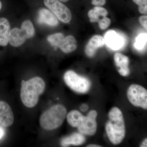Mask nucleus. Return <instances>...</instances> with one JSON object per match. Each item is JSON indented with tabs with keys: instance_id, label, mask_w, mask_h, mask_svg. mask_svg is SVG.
<instances>
[{
	"instance_id": "obj_1",
	"label": "nucleus",
	"mask_w": 147,
	"mask_h": 147,
	"mask_svg": "<svg viewBox=\"0 0 147 147\" xmlns=\"http://www.w3.org/2000/svg\"><path fill=\"white\" fill-rule=\"evenodd\" d=\"M108 117L105 125L107 136L113 144H119L123 141L126 132L123 115L119 108L113 107L109 112Z\"/></svg>"
},
{
	"instance_id": "obj_2",
	"label": "nucleus",
	"mask_w": 147,
	"mask_h": 147,
	"mask_svg": "<svg viewBox=\"0 0 147 147\" xmlns=\"http://www.w3.org/2000/svg\"><path fill=\"white\" fill-rule=\"evenodd\" d=\"M20 97L26 107L33 108L38 102L39 96L43 93L45 84L40 77H34L28 81L23 80L21 83Z\"/></svg>"
},
{
	"instance_id": "obj_3",
	"label": "nucleus",
	"mask_w": 147,
	"mask_h": 147,
	"mask_svg": "<svg viewBox=\"0 0 147 147\" xmlns=\"http://www.w3.org/2000/svg\"><path fill=\"white\" fill-rule=\"evenodd\" d=\"M66 115L67 110L64 105H53L41 115L40 119V126L47 130L56 129L63 123Z\"/></svg>"
},
{
	"instance_id": "obj_4",
	"label": "nucleus",
	"mask_w": 147,
	"mask_h": 147,
	"mask_svg": "<svg viewBox=\"0 0 147 147\" xmlns=\"http://www.w3.org/2000/svg\"><path fill=\"white\" fill-rule=\"evenodd\" d=\"M97 112L94 110L90 111L86 117L80 113L74 122L73 127H77L81 134L92 136L96 133L97 129Z\"/></svg>"
},
{
	"instance_id": "obj_5",
	"label": "nucleus",
	"mask_w": 147,
	"mask_h": 147,
	"mask_svg": "<svg viewBox=\"0 0 147 147\" xmlns=\"http://www.w3.org/2000/svg\"><path fill=\"white\" fill-rule=\"evenodd\" d=\"M63 78L66 85L77 92L85 93L88 91L90 88L91 83L88 79L71 70L66 71Z\"/></svg>"
},
{
	"instance_id": "obj_6",
	"label": "nucleus",
	"mask_w": 147,
	"mask_h": 147,
	"mask_svg": "<svg viewBox=\"0 0 147 147\" xmlns=\"http://www.w3.org/2000/svg\"><path fill=\"white\" fill-rule=\"evenodd\" d=\"M127 97L134 106L147 109V91L144 87L137 84H132L129 87Z\"/></svg>"
},
{
	"instance_id": "obj_7",
	"label": "nucleus",
	"mask_w": 147,
	"mask_h": 147,
	"mask_svg": "<svg viewBox=\"0 0 147 147\" xmlns=\"http://www.w3.org/2000/svg\"><path fill=\"white\" fill-rule=\"evenodd\" d=\"M45 6L55 14L62 22L68 23L71 21V14L69 9L59 0H42Z\"/></svg>"
},
{
	"instance_id": "obj_8",
	"label": "nucleus",
	"mask_w": 147,
	"mask_h": 147,
	"mask_svg": "<svg viewBox=\"0 0 147 147\" xmlns=\"http://www.w3.org/2000/svg\"><path fill=\"white\" fill-rule=\"evenodd\" d=\"M105 43L110 49L120 50L125 45V39L121 35L114 30H110L104 36Z\"/></svg>"
},
{
	"instance_id": "obj_9",
	"label": "nucleus",
	"mask_w": 147,
	"mask_h": 147,
	"mask_svg": "<svg viewBox=\"0 0 147 147\" xmlns=\"http://www.w3.org/2000/svg\"><path fill=\"white\" fill-rule=\"evenodd\" d=\"M13 121L14 116L10 106L5 101L0 100V125L8 127Z\"/></svg>"
},
{
	"instance_id": "obj_10",
	"label": "nucleus",
	"mask_w": 147,
	"mask_h": 147,
	"mask_svg": "<svg viewBox=\"0 0 147 147\" xmlns=\"http://www.w3.org/2000/svg\"><path fill=\"white\" fill-rule=\"evenodd\" d=\"M38 13L37 21L39 24L52 27L56 26L59 24L58 18L50 9L41 8Z\"/></svg>"
},
{
	"instance_id": "obj_11",
	"label": "nucleus",
	"mask_w": 147,
	"mask_h": 147,
	"mask_svg": "<svg viewBox=\"0 0 147 147\" xmlns=\"http://www.w3.org/2000/svg\"><path fill=\"white\" fill-rule=\"evenodd\" d=\"M105 44L104 38L99 35L94 36L90 40L85 48V53L88 57H93L98 48L102 47Z\"/></svg>"
},
{
	"instance_id": "obj_12",
	"label": "nucleus",
	"mask_w": 147,
	"mask_h": 147,
	"mask_svg": "<svg viewBox=\"0 0 147 147\" xmlns=\"http://www.w3.org/2000/svg\"><path fill=\"white\" fill-rule=\"evenodd\" d=\"M28 39L24 31L18 28H14L11 30L8 35V42L13 47L21 46Z\"/></svg>"
},
{
	"instance_id": "obj_13",
	"label": "nucleus",
	"mask_w": 147,
	"mask_h": 147,
	"mask_svg": "<svg viewBox=\"0 0 147 147\" xmlns=\"http://www.w3.org/2000/svg\"><path fill=\"white\" fill-rule=\"evenodd\" d=\"M114 60L118 71L121 76H126L129 74V59L128 57L119 53L114 55Z\"/></svg>"
},
{
	"instance_id": "obj_14",
	"label": "nucleus",
	"mask_w": 147,
	"mask_h": 147,
	"mask_svg": "<svg viewBox=\"0 0 147 147\" xmlns=\"http://www.w3.org/2000/svg\"><path fill=\"white\" fill-rule=\"evenodd\" d=\"M9 21L5 18H0V45L5 46L8 44V35L10 32Z\"/></svg>"
},
{
	"instance_id": "obj_15",
	"label": "nucleus",
	"mask_w": 147,
	"mask_h": 147,
	"mask_svg": "<svg viewBox=\"0 0 147 147\" xmlns=\"http://www.w3.org/2000/svg\"><path fill=\"white\" fill-rule=\"evenodd\" d=\"M86 141V138L81 133H74L70 136L64 137L61 141V145L63 147L70 145L79 146L83 144Z\"/></svg>"
},
{
	"instance_id": "obj_16",
	"label": "nucleus",
	"mask_w": 147,
	"mask_h": 147,
	"mask_svg": "<svg viewBox=\"0 0 147 147\" xmlns=\"http://www.w3.org/2000/svg\"><path fill=\"white\" fill-rule=\"evenodd\" d=\"M77 47L76 40L71 35L65 37L59 47L62 51L65 53H71L75 51Z\"/></svg>"
},
{
	"instance_id": "obj_17",
	"label": "nucleus",
	"mask_w": 147,
	"mask_h": 147,
	"mask_svg": "<svg viewBox=\"0 0 147 147\" xmlns=\"http://www.w3.org/2000/svg\"><path fill=\"white\" fill-rule=\"evenodd\" d=\"M64 38L63 34L58 33L49 36L47 37V40L50 45L55 48H57L59 47Z\"/></svg>"
},
{
	"instance_id": "obj_18",
	"label": "nucleus",
	"mask_w": 147,
	"mask_h": 147,
	"mask_svg": "<svg viewBox=\"0 0 147 147\" xmlns=\"http://www.w3.org/2000/svg\"><path fill=\"white\" fill-rule=\"evenodd\" d=\"M21 29L23 30L26 34L28 39L34 36L35 30L34 27L31 21L27 20L24 21L21 24Z\"/></svg>"
},
{
	"instance_id": "obj_19",
	"label": "nucleus",
	"mask_w": 147,
	"mask_h": 147,
	"mask_svg": "<svg viewBox=\"0 0 147 147\" xmlns=\"http://www.w3.org/2000/svg\"><path fill=\"white\" fill-rule=\"evenodd\" d=\"M147 34L142 33L139 34L136 39L134 46L137 50H142L145 47L147 42Z\"/></svg>"
},
{
	"instance_id": "obj_20",
	"label": "nucleus",
	"mask_w": 147,
	"mask_h": 147,
	"mask_svg": "<svg viewBox=\"0 0 147 147\" xmlns=\"http://www.w3.org/2000/svg\"><path fill=\"white\" fill-rule=\"evenodd\" d=\"M132 1L139 6V10L140 13L147 14V0H132Z\"/></svg>"
},
{
	"instance_id": "obj_21",
	"label": "nucleus",
	"mask_w": 147,
	"mask_h": 147,
	"mask_svg": "<svg viewBox=\"0 0 147 147\" xmlns=\"http://www.w3.org/2000/svg\"><path fill=\"white\" fill-rule=\"evenodd\" d=\"M98 23L99 27L101 30H104L108 28L111 24L110 18L107 17H104L100 19Z\"/></svg>"
},
{
	"instance_id": "obj_22",
	"label": "nucleus",
	"mask_w": 147,
	"mask_h": 147,
	"mask_svg": "<svg viewBox=\"0 0 147 147\" xmlns=\"http://www.w3.org/2000/svg\"><path fill=\"white\" fill-rule=\"evenodd\" d=\"M139 21L141 25L147 30V16H142L139 18Z\"/></svg>"
},
{
	"instance_id": "obj_23",
	"label": "nucleus",
	"mask_w": 147,
	"mask_h": 147,
	"mask_svg": "<svg viewBox=\"0 0 147 147\" xmlns=\"http://www.w3.org/2000/svg\"><path fill=\"white\" fill-rule=\"evenodd\" d=\"M88 105L86 104H84L81 106L80 109L82 112H86L88 110Z\"/></svg>"
},
{
	"instance_id": "obj_24",
	"label": "nucleus",
	"mask_w": 147,
	"mask_h": 147,
	"mask_svg": "<svg viewBox=\"0 0 147 147\" xmlns=\"http://www.w3.org/2000/svg\"><path fill=\"white\" fill-rule=\"evenodd\" d=\"M141 147H147V138L145 139L143 142H142L141 144L140 145Z\"/></svg>"
},
{
	"instance_id": "obj_25",
	"label": "nucleus",
	"mask_w": 147,
	"mask_h": 147,
	"mask_svg": "<svg viewBox=\"0 0 147 147\" xmlns=\"http://www.w3.org/2000/svg\"><path fill=\"white\" fill-rule=\"evenodd\" d=\"M4 134V131L1 127H0V139L3 136Z\"/></svg>"
},
{
	"instance_id": "obj_26",
	"label": "nucleus",
	"mask_w": 147,
	"mask_h": 147,
	"mask_svg": "<svg viewBox=\"0 0 147 147\" xmlns=\"http://www.w3.org/2000/svg\"><path fill=\"white\" fill-rule=\"evenodd\" d=\"M87 147H102L101 146H99L96 144H90L88 145Z\"/></svg>"
},
{
	"instance_id": "obj_27",
	"label": "nucleus",
	"mask_w": 147,
	"mask_h": 147,
	"mask_svg": "<svg viewBox=\"0 0 147 147\" xmlns=\"http://www.w3.org/2000/svg\"><path fill=\"white\" fill-rule=\"evenodd\" d=\"M2 3L1 1L0 0V10L1 9L2 7Z\"/></svg>"
}]
</instances>
